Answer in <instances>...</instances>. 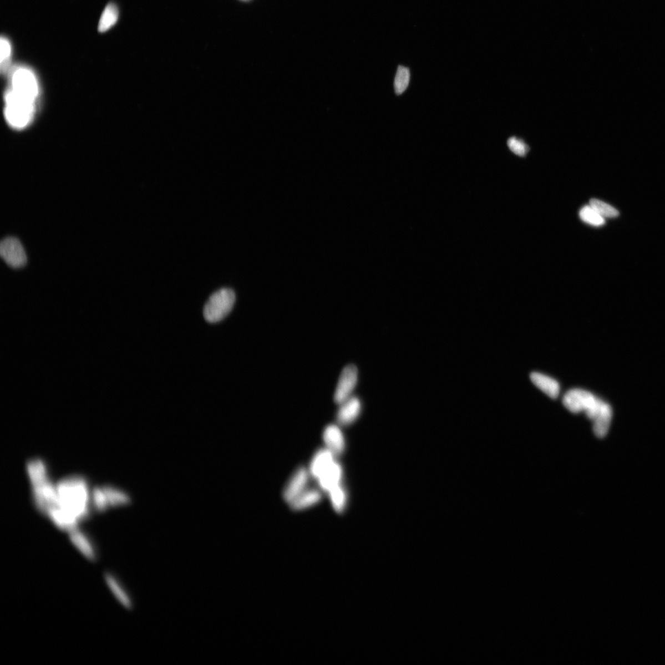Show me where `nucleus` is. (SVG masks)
<instances>
[{"mask_svg":"<svg viewBox=\"0 0 665 665\" xmlns=\"http://www.w3.org/2000/svg\"><path fill=\"white\" fill-rule=\"evenodd\" d=\"M10 232L17 246L31 257L59 247L69 225V203L19 180L10 192Z\"/></svg>","mask_w":665,"mask_h":665,"instance_id":"f257e3e1","label":"nucleus"},{"mask_svg":"<svg viewBox=\"0 0 665 665\" xmlns=\"http://www.w3.org/2000/svg\"><path fill=\"white\" fill-rule=\"evenodd\" d=\"M471 604V587L460 576H442L421 592L407 617V632L418 646L446 641L462 624Z\"/></svg>","mask_w":665,"mask_h":665,"instance_id":"f03ea898","label":"nucleus"},{"mask_svg":"<svg viewBox=\"0 0 665 665\" xmlns=\"http://www.w3.org/2000/svg\"><path fill=\"white\" fill-rule=\"evenodd\" d=\"M22 158V180L70 204L76 186V175L71 152L59 137L50 133H35L28 139Z\"/></svg>","mask_w":665,"mask_h":665,"instance_id":"7ed1b4c3","label":"nucleus"},{"mask_svg":"<svg viewBox=\"0 0 665 665\" xmlns=\"http://www.w3.org/2000/svg\"><path fill=\"white\" fill-rule=\"evenodd\" d=\"M0 510L20 534L37 538L53 526V512L47 493L35 477L16 473L0 487Z\"/></svg>","mask_w":665,"mask_h":665,"instance_id":"20e7f679","label":"nucleus"},{"mask_svg":"<svg viewBox=\"0 0 665 665\" xmlns=\"http://www.w3.org/2000/svg\"><path fill=\"white\" fill-rule=\"evenodd\" d=\"M237 29V19L232 9L226 6L215 9L197 44V63L207 65L221 59L236 42Z\"/></svg>","mask_w":665,"mask_h":665,"instance_id":"39448f33","label":"nucleus"},{"mask_svg":"<svg viewBox=\"0 0 665 665\" xmlns=\"http://www.w3.org/2000/svg\"><path fill=\"white\" fill-rule=\"evenodd\" d=\"M24 109V92L18 78L10 72L2 74V140L11 143L20 126L21 113Z\"/></svg>","mask_w":665,"mask_h":665,"instance_id":"423d86ee","label":"nucleus"}]
</instances>
